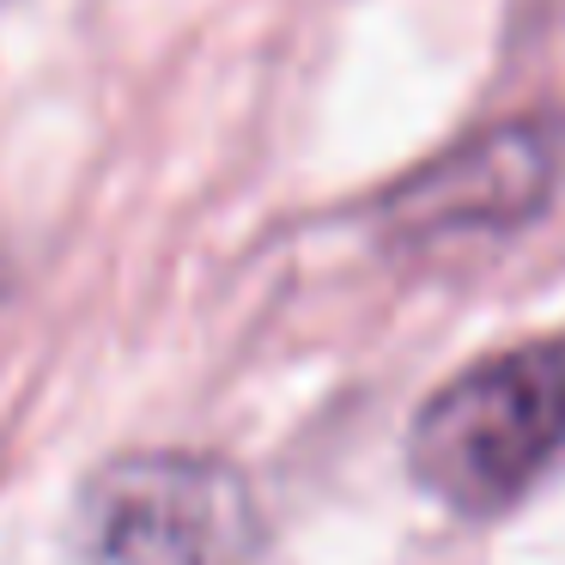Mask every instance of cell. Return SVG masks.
<instances>
[{"label":"cell","mask_w":565,"mask_h":565,"mask_svg":"<svg viewBox=\"0 0 565 565\" xmlns=\"http://www.w3.org/2000/svg\"><path fill=\"white\" fill-rule=\"evenodd\" d=\"M79 565H268V516L220 456L135 450L86 480Z\"/></svg>","instance_id":"2"},{"label":"cell","mask_w":565,"mask_h":565,"mask_svg":"<svg viewBox=\"0 0 565 565\" xmlns=\"http://www.w3.org/2000/svg\"><path fill=\"white\" fill-rule=\"evenodd\" d=\"M565 456V341L456 371L407 431L414 480L456 516H499Z\"/></svg>","instance_id":"1"},{"label":"cell","mask_w":565,"mask_h":565,"mask_svg":"<svg viewBox=\"0 0 565 565\" xmlns=\"http://www.w3.org/2000/svg\"><path fill=\"white\" fill-rule=\"evenodd\" d=\"M547 183V159L529 147L523 135L504 147H480L468 152L462 183H431L426 195H414V232L419 225H480V220H516L529 201Z\"/></svg>","instance_id":"3"}]
</instances>
